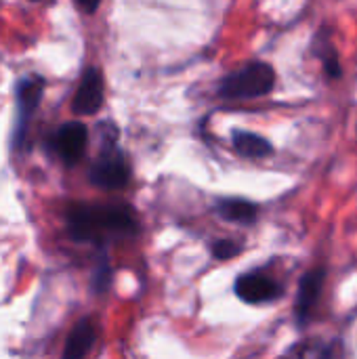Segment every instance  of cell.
<instances>
[{"label":"cell","instance_id":"7","mask_svg":"<svg viewBox=\"0 0 357 359\" xmlns=\"http://www.w3.org/2000/svg\"><path fill=\"white\" fill-rule=\"evenodd\" d=\"M236 294L244 303H265V301H276L282 294V288L278 282H274L267 276L261 273H246L236 280Z\"/></svg>","mask_w":357,"mask_h":359},{"label":"cell","instance_id":"1","mask_svg":"<svg viewBox=\"0 0 357 359\" xmlns=\"http://www.w3.org/2000/svg\"><path fill=\"white\" fill-rule=\"evenodd\" d=\"M67 231L80 242H103L137 231V215L124 204H74L67 210Z\"/></svg>","mask_w":357,"mask_h":359},{"label":"cell","instance_id":"3","mask_svg":"<svg viewBox=\"0 0 357 359\" xmlns=\"http://www.w3.org/2000/svg\"><path fill=\"white\" fill-rule=\"evenodd\" d=\"M88 179L93 185L103 189H122L130 179V168L126 158L116 145H105L99 158L93 162L88 170Z\"/></svg>","mask_w":357,"mask_h":359},{"label":"cell","instance_id":"5","mask_svg":"<svg viewBox=\"0 0 357 359\" xmlns=\"http://www.w3.org/2000/svg\"><path fill=\"white\" fill-rule=\"evenodd\" d=\"M86 143H88V130L78 120L65 122L55 135V149L67 166H74L76 162L82 160Z\"/></svg>","mask_w":357,"mask_h":359},{"label":"cell","instance_id":"10","mask_svg":"<svg viewBox=\"0 0 357 359\" xmlns=\"http://www.w3.org/2000/svg\"><path fill=\"white\" fill-rule=\"evenodd\" d=\"M234 147L244 158H265L271 154V143L267 139L246 130L234 133Z\"/></svg>","mask_w":357,"mask_h":359},{"label":"cell","instance_id":"6","mask_svg":"<svg viewBox=\"0 0 357 359\" xmlns=\"http://www.w3.org/2000/svg\"><path fill=\"white\" fill-rule=\"evenodd\" d=\"M44 93V80L40 76H27L21 78L19 86H17V107H19V120H17V128H15V145H19V141L25 135V126L29 122V116L36 111V107L40 105Z\"/></svg>","mask_w":357,"mask_h":359},{"label":"cell","instance_id":"2","mask_svg":"<svg viewBox=\"0 0 357 359\" xmlns=\"http://www.w3.org/2000/svg\"><path fill=\"white\" fill-rule=\"evenodd\" d=\"M276 72L269 63L255 61L221 80L219 93L227 99H255L274 90Z\"/></svg>","mask_w":357,"mask_h":359},{"label":"cell","instance_id":"13","mask_svg":"<svg viewBox=\"0 0 357 359\" xmlns=\"http://www.w3.org/2000/svg\"><path fill=\"white\" fill-rule=\"evenodd\" d=\"M213 255L215 259H221V261H229L234 257L240 255V246L231 240H219L213 244Z\"/></svg>","mask_w":357,"mask_h":359},{"label":"cell","instance_id":"4","mask_svg":"<svg viewBox=\"0 0 357 359\" xmlns=\"http://www.w3.org/2000/svg\"><path fill=\"white\" fill-rule=\"evenodd\" d=\"M103 105V76L97 67H88L82 74L78 90L72 101V111L76 116H95Z\"/></svg>","mask_w":357,"mask_h":359},{"label":"cell","instance_id":"12","mask_svg":"<svg viewBox=\"0 0 357 359\" xmlns=\"http://www.w3.org/2000/svg\"><path fill=\"white\" fill-rule=\"evenodd\" d=\"M109 278H112V271H109V263H107V257L101 255L97 267H95V276H93V288L95 292H105L107 286H109Z\"/></svg>","mask_w":357,"mask_h":359},{"label":"cell","instance_id":"11","mask_svg":"<svg viewBox=\"0 0 357 359\" xmlns=\"http://www.w3.org/2000/svg\"><path fill=\"white\" fill-rule=\"evenodd\" d=\"M219 215L225 219V221H234V223H252L255 217H257V206L252 202H246V200H223L219 204Z\"/></svg>","mask_w":357,"mask_h":359},{"label":"cell","instance_id":"8","mask_svg":"<svg viewBox=\"0 0 357 359\" xmlns=\"http://www.w3.org/2000/svg\"><path fill=\"white\" fill-rule=\"evenodd\" d=\"M324 269H311L309 273H305L301 278V286H299V294H297V318L299 322H307L311 309L316 307L320 294H322V286H324Z\"/></svg>","mask_w":357,"mask_h":359},{"label":"cell","instance_id":"9","mask_svg":"<svg viewBox=\"0 0 357 359\" xmlns=\"http://www.w3.org/2000/svg\"><path fill=\"white\" fill-rule=\"evenodd\" d=\"M95 339H97V328H95L93 320H90V318L80 320V322L72 328V332H69V337H67V341H65L63 359H84L86 358V353L93 349Z\"/></svg>","mask_w":357,"mask_h":359},{"label":"cell","instance_id":"14","mask_svg":"<svg viewBox=\"0 0 357 359\" xmlns=\"http://www.w3.org/2000/svg\"><path fill=\"white\" fill-rule=\"evenodd\" d=\"M78 6H80L82 11H86V13H95V11L99 8V4H97V2H93V4H86V2H78Z\"/></svg>","mask_w":357,"mask_h":359}]
</instances>
